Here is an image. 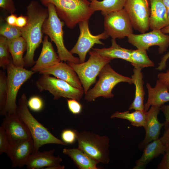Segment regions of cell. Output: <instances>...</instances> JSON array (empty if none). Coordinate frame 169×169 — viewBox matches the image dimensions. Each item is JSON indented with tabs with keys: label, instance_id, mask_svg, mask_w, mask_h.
<instances>
[{
	"label": "cell",
	"instance_id": "1",
	"mask_svg": "<svg viewBox=\"0 0 169 169\" xmlns=\"http://www.w3.org/2000/svg\"><path fill=\"white\" fill-rule=\"evenodd\" d=\"M27 23L21 28L22 37L27 44L26 52L24 57V67H30L34 65L35 50L43 42L44 24L48 18V8H44L35 0L31 1L27 8Z\"/></svg>",
	"mask_w": 169,
	"mask_h": 169
},
{
	"label": "cell",
	"instance_id": "2",
	"mask_svg": "<svg viewBox=\"0 0 169 169\" xmlns=\"http://www.w3.org/2000/svg\"><path fill=\"white\" fill-rule=\"evenodd\" d=\"M27 101L26 95L23 93L19 100L16 114L25 125L31 135L34 144L33 152L39 151L41 147L47 144L66 146L34 117L29 110Z\"/></svg>",
	"mask_w": 169,
	"mask_h": 169
},
{
	"label": "cell",
	"instance_id": "3",
	"mask_svg": "<svg viewBox=\"0 0 169 169\" xmlns=\"http://www.w3.org/2000/svg\"><path fill=\"white\" fill-rule=\"evenodd\" d=\"M45 7L51 3L55 7L57 14L66 26L74 28L77 24L89 20L95 12L88 0H40Z\"/></svg>",
	"mask_w": 169,
	"mask_h": 169
},
{
	"label": "cell",
	"instance_id": "4",
	"mask_svg": "<svg viewBox=\"0 0 169 169\" xmlns=\"http://www.w3.org/2000/svg\"><path fill=\"white\" fill-rule=\"evenodd\" d=\"M49 12L48 18L43 28L44 34L48 35L55 44L57 53L62 61L79 64V58L74 57L68 51L64 44L63 28L65 23L58 16L54 5L49 3L47 6Z\"/></svg>",
	"mask_w": 169,
	"mask_h": 169
},
{
	"label": "cell",
	"instance_id": "5",
	"mask_svg": "<svg viewBox=\"0 0 169 169\" xmlns=\"http://www.w3.org/2000/svg\"><path fill=\"white\" fill-rule=\"evenodd\" d=\"M98 76V80L94 87L89 90L85 94V99L88 101H94L96 99L100 97L106 98L113 97L112 90L119 83L133 84L131 78L119 74L115 71L109 64L104 66Z\"/></svg>",
	"mask_w": 169,
	"mask_h": 169
},
{
	"label": "cell",
	"instance_id": "6",
	"mask_svg": "<svg viewBox=\"0 0 169 169\" xmlns=\"http://www.w3.org/2000/svg\"><path fill=\"white\" fill-rule=\"evenodd\" d=\"M78 148L98 163L104 164L110 161V140L105 136H100L86 131H77Z\"/></svg>",
	"mask_w": 169,
	"mask_h": 169
},
{
	"label": "cell",
	"instance_id": "7",
	"mask_svg": "<svg viewBox=\"0 0 169 169\" xmlns=\"http://www.w3.org/2000/svg\"><path fill=\"white\" fill-rule=\"evenodd\" d=\"M7 78V99L5 106L0 111V115L5 116L16 114L18 105L16 100L21 86L29 79L35 72L24 67L15 66L12 61L6 67Z\"/></svg>",
	"mask_w": 169,
	"mask_h": 169
},
{
	"label": "cell",
	"instance_id": "8",
	"mask_svg": "<svg viewBox=\"0 0 169 169\" xmlns=\"http://www.w3.org/2000/svg\"><path fill=\"white\" fill-rule=\"evenodd\" d=\"M89 53L90 56L86 62L79 64L68 62L77 74L85 94L95 83L97 76L104 66L112 60L93 50L90 51Z\"/></svg>",
	"mask_w": 169,
	"mask_h": 169
},
{
	"label": "cell",
	"instance_id": "9",
	"mask_svg": "<svg viewBox=\"0 0 169 169\" xmlns=\"http://www.w3.org/2000/svg\"><path fill=\"white\" fill-rule=\"evenodd\" d=\"M36 85L40 92H49L54 100L63 97L79 101L84 93L83 89L75 87L63 80L48 74H42L36 81Z\"/></svg>",
	"mask_w": 169,
	"mask_h": 169
},
{
	"label": "cell",
	"instance_id": "10",
	"mask_svg": "<svg viewBox=\"0 0 169 169\" xmlns=\"http://www.w3.org/2000/svg\"><path fill=\"white\" fill-rule=\"evenodd\" d=\"M104 25L105 31L113 39H122L133 33L131 20L124 8L105 16Z\"/></svg>",
	"mask_w": 169,
	"mask_h": 169
},
{
	"label": "cell",
	"instance_id": "11",
	"mask_svg": "<svg viewBox=\"0 0 169 169\" xmlns=\"http://www.w3.org/2000/svg\"><path fill=\"white\" fill-rule=\"evenodd\" d=\"M149 0H126L124 8L127 13L133 27L141 33L150 28Z\"/></svg>",
	"mask_w": 169,
	"mask_h": 169
},
{
	"label": "cell",
	"instance_id": "12",
	"mask_svg": "<svg viewBox=\"0 0 169 169\" xmlns=\"http://www.w3.org/2000/svg\"><path fill=\"white\" fill-rule=\"evenodd\" d=\"M80 34L78 40L74 47L69 51L72 54H77L80 63L85 62L87 53L95 44L104 45L100 40L107 38L109 36L105 31L97 35L91 33L89 26V20L79 23Z\"/></svg>",
	"mask_w": 169,
	"mask_h": 169
},
{
	"label": "cell",
	"instance_id": "13",
	"mask_svg": "<svg viewBox=\"0 0 169 169\" xmlns=\"http://www.w3.org/2000/svg\"><path fill=\"white\" fill-rule=\"evenodd\" d=\"M127 37V41L137 49L148 50L152 46H157L160 54L166 51L169 46V35L163 33L161 29H153L140 34L132 33Z\"/></svg>",
	"mask_w": 169,
	"mask_h": 169
},
{
	"label": "cell",
	"instance_id": "14",
	"mask_svg": "<svg viewBox=\"0 0 169 169\" xmlns=\"http://www.w3.org/2000/svg\"><path fill=\"white\" fill-rule=\"evenodd\" d=\"M1 126L4 129L10 144L32 139L28 129L16 113L5 116Z\"/></svg>",
	"mask_w": 169,
	"mask_h": 169
},
{
	"label": "cell",
	"instance_id": "15",
	"mask_svg": "<svg viewBox=\"0 0 169 169\" xmlns=\"http://www.w3.org/2000/svg\"><path fill=\"white\" fill-rule=\"evenodd\" d=\"M54 149L40 152H33L28 159L26 166L28 169L43 168L64 169L65 167L61 165L62 159L59 156L54 155Z\"/></svg>",
	"mask_w": 169,
	"mask_h": 169
},
{
	"label": "cell",
	"instance_id": "16",
	"mask_svg": "<svg viewBox=\"0 0 169 169\" xmlns=\"http://www.w3.org/2000/svg\"><path fill=\"white\" fill-rule=\"evenodd\" d=\"M161 107L151 106L147 111L145 125L144 127L145 130L144 139L139 145L140 149H144L149 143L159 139L160 131L165 123H161L158 119Z\"/></svg>",
	"mask_w": 169,
	"mask_h": 169
},
{
	"label": "cell",
	"instance_id": "17",
	"mask_svg": "<svg viewBox=\"0 0 169 169\" xmlns=\"http://www.w3.org/2000/svg\"><path fill=\"white\" fill-rule=\"evenodd\" d=\"M33 150L32 139L11 144L10 149L7 154L11 159L12 166L20 167L25 165Z\"/></svg>",
	"mask_w": 169,
	"mask_h": 169
},
{
	"label": "cell",
	"instance_id": "18",
	"mask_svg": "<svg viewBox=\"0 0 169 169\" xmlns=\"http://www.w3.org/2000/svg\"><path fill=\"white\" fill-rule=\"evenodd\" d=\"M38 73L41 74L53 75L58 79L68 82L75 87L83 89L75 72L68 64L62 61L52 66L44 69Z\"/></svg>",
	"mask_w": 169,
	"mask_h": 169
},
{
	"label": "cell",
	"instance_id": "19",
	"mask_svg": "<svg viewBox=\"0 0 169 169\" xmlns=\"http://www.w3.org/2000/svg\"><path fill=\"white\" fill-rule=\"evenodd\" d=\"M49 37L45 35L42 42V48L40 55L31 70L35 72L54 65L61 62L58 54L55 52Z\"/></svg>",
	"mask_w": 169,
	"mask_h": 169
},
{
	"label": "cell",
	"instance_id": "20",
	"mask_svg": "<svg viewBox=\"0 0 169 169\" xmlns=\"http://www.w3.org/2000/svg\"><path fill=\"white\" fill-rule=\"evenodd\" d=\"M148 92L147 101L144 105V110L148 111L150 106L161 107L169 101V91L167 86L163 82L158 79L156 85L152 87L148 83L146 84Z\"/></svg>",
	"mask_w": 169,
	"mask_h": 169
},
{
	"label": "cell",
	"instance_id": "21",
	"mask_svg": "<svg viewBox=\"0 0 169 169\" xmlns=\"http://www.w3.org/2000/svg\"><path fill=\"white\" fill-rule=\"evenodd\" d=\"M150 7V28L161 29L169 25L167 8L163 0H149Z\"/></svg>",
	"mask_w": 169,
	"mask_h": 169
},
{
	"label": "cell",
	"instance_id": "22",
	"mask_svg": "<svg viewBox=\"0 0 169 169\" xmlns=\"http://www.w3.org/2000/svg\"><path fill=\"white\" fill-rule=\"evenodd\" d=\"M166 148V144L160 138L149 143L143 149L141 156L136 161V165L132 169L144 168L154 158L160 155H164Z\"/></svg>",
	"mask_w": 169,
	"mask_h": 169
},
{
	"label": "cell",
	"instance_id": "23",
	"mask_svg": "<svg viewBox=\"0 0 169 169\" xmlns=\"http://www.w3.org/2000/svg\"><path fill=\"white\" fill-rule=\"evenodd\" d=\"M141 69L134 68L133 69V74L131 76L133 84L135 86V97L130 105L129 110H144V101L145 93L144 90L143 75Z\"/></svg>",
	"mask_w": 169,
	"mask_h": 169
},
{
	"label": "cell",
	"instance_id": "24",
	"mask_svg": "<svg viewBox=\"0 0 169 169\" xmlns=\"http://www.w3.org/2000/svg\"><path fill=\"white\" fill-rule=\"evenodd\" d=\"M63 153L69 157L79 169H98V162L91 158L80 149L64 148Z\"/></svg>",
	"mask_w": 169,
	"mask_h": 169
},
{
	"label": "cell",
	"instance_id": "25",
	"mask_svg": "<svg viewBox=\"0 0 169 169\" xmlns=\"http://www.w3.org/2000/svg\"><path fill=\"white\" fill-rule=\"evenodd\" d=\"M92 50L101 55L111 60L120 59L130 62L131 54L132 49L121 47L116 42L115 39L112 38L111 45L108 48H93Z\"/></svg>",
	"mask_w": 169,
	"mask_h": 169
},
{
	"label": "cell",
	"instance_id": "26",
	"mask_svg": "<svg viewBox=\"0 0 169 169\" xmlns=\"http://www.w3.org/2000/svg\"><path fill=\"white\" fill-rule=\"evenodd\" d=\"M8 43L13 64L18 67H24L23 55L27 49L26 43L24 39L21 36L13 39H8Z\"/></svg>",
	"mask_w": 169,
	"mask_h": 169
},
{
	"label": "cell",
	"instance_id": "27",
	"mask_svg": "<svg viewBox=\"0 0 169 169\" xmlns=\"http://www.w3.org/2000/svg\"><path fill=\"white\" fill-rule=\"evenodd\" d=\"M126 0H93L90 2V7L95 12L100 11L104 17L111 12L124 8Z\"/></svg>",
	"mask_w": 169,
	"mask_h": 169
},
{
	"label": "cell",
	"instance_id": "28",
	"mask_svg": "<svg viewBox=\"0 0 169 169\" xmlns=\"http://www.w3.org/2000/svg\"><path fill=\"white\" fill-rule=\"evenodd\" d=\"M147 111L135 110L130 112L129 110L123 112L118 111L112 114L111 118H118L128 120L131 125L137 127H144L146 123Z\"/></svg>",
	"mask_w": 169,
	"mask_h": 169
},
{
	"label": "cell",
	"instance_id": "29",
	"mask_svg": "<svg viewBox=\"0 0 169 169\" xmlns=\"http://www.w3.org/2000/svg\"><path fill=\"white\" fill-rule=\"evenodd\" d=\"M130 63L134 68L141 69L155 66L154 63L147 55L146 50L140 49L132 50L131 54Z\"/></svg>",
	"mask_w": 169,
	"mask_h": 169
},
{
	"label": "cell",
	"instance_id": "30",
	"mask_svg": "<svg viewBox=\"0 0 169 169\" xmlns=\"http://www.w3.org/2000/svg\"><path fill=\"white\" fill-rule=\"evenodd\" d=\"M8 39L4 37L0 36V67L4 70L12 61L10 55Z\"/></svg>",
	"mask_w": 169,
	"mask_h": 169
},
{
	"label": "cell",
	"instance_id": "31",
	"mask_svg": "<svg viewBox=\"0 0 169 169\" xmlns=\"http://www.w3.org/2000/svg\"><path fill=\"white\" fill-rule=\"evenodd\" d=\"M0 35L8 40L13 39L22 36L21 28L6 23L0 26Z\"/></svg>",
	"mask_w": 169,
	"mask_h": 169
},
{
	"label": "cell",
	"instance_id": "32",
	"mask_svg": "<svg viewBox=\"0 0 169 169\" xmlns=\"http://www.w3.org/2000/svg\"><path fill=\"white\" fill-rule=\"evenodd\" d=\"M7 78L5 72L0 70V110L4 108L7 99Z\"/></svg>",
	"mask_w": 169,
	"mask_h": 169
},
{
	"label": "cell",
	"instance_id": "33",
	"mask_svg": "<svg viewBox=\"0 0 169 169\" xmlns=\"http://www.w3.org/2000/svg\"><path fill=\"white\" fill-rule=\"evenodd\" d=\"M77 131L70 129L64 130L61 134V140L66 145L74 144L77 141Z\"/></svg>",
	"mask_w": 169,
	"mask_h": 169
},
{
	"label": "cell",
	"instance_id": "34",
	"mask_svg": "<svg viewBox=\"0 0 169 169\" xmlns=\"http://www.w3.org/2000/svg\"><path fill=\"white\" fill-rule=\"evenodd\" d=\"M27 104L28 108L36 112L41 111L44 107V103L42 99L39 96L34 95L30 97L28 100Z\"/></svg>",
	"mask_w": 169,
	"mask_h": 169
},
{
	"label": "cell",
	"instance_id": "35",
	"mask_svg": "<svg viewBox=\"0 0 169 169\" xmlns=\"http://www.w3.org/2000/svg\"><path fill=\"white\" fill-rule=\"evenodd\" d=\"M11 146L5 131L2 126L0 127V154L8 153Z\"/></svg>",
	"mask_w": 169,
	"mask_h": 169
},
{
	"label": "cell",
	"instance_id": "36",
	"mask_svg": "<svg viewBox=\"0 0 169 169\" xmlns=\"http://www.w3.org/2000/svg\"><path fill=\"white\" fill-rule=\"evenodd\" d=\"M79 101L74 99H67V104L70 111L74 115H78L82 112L83 106Z\"/></svg>",
	"mask_w": 169,
	"mask_h": 169
},
{
	"label": "cell",
	"instance_id": "37",
	"mask_svg": "<svg viewBox=\"0 0 169 169\" xmlns=\"http://www.w3.org/2000/svg\"><path fill=\"white\" fill-rule=\"evenodd\" d=\"M0 8L9 13H14L16 9L13 0H0Z\"/></svg>",
	"mask_w": 169,
	"mask_h": 169
},
{
	"label": "cell",
	"instance_id": "38",
	"mask_svg": "<svg viewBox=\"0 0 169 169\" xmlns=\"http://www.w3.org/2000/svg\"><path fill=\"white\" fill-rule=\"evenodd\" d=\"M166 150L162 159L158 165L157 169H169V145L166 144Z\"/></svg>",
	"mask_w": 169,
	"mask_h": 169
},
{
	"label": "cell",
	"instance_id": "39",
	"mask_svg": "<svg viewBox=\"0 0 169 169\" xmlns=\"http://www.w3.org/2000/svg\"><path fill=\"white\" fill-rule=\"evenodd\" d=\"M158 79L164 83L169 91V69L165 73H161L157 75Z\"/></svg>",
	"mask_w": 169,
	"mask_h": 169
},
{
	"label": "cell",
	"instance_id": "40",
	"mask_svg": "<svg viewBox=\"0 0 169 169\" xmlns=\"http://www.w3.org/2000/svg\"><path fill=\"white\" fill-rule=\"evenodd\" d=\"M169 58V51L161 58L160 62L158 64V66L156 68L157 70L161 71L165 69L166 62Z\"/></svg>",
	"mask_w": 169,
	"mask_h": 169
},
{
	"label": "cell",
	"instance_id": "41",
	"mask_svg": "<svg viewBox=\"0 0 169 169\" xmlns=\"http://www.w3.org/2000/svg\"><path fill=\"white\" fill-rule=\"evenodd\" d=\"M27 22V16L21 15L17 18L16 26L20 28H23L26 25Z\"/></svg>",
	"mask_w": 169,
	"mask_h": 169
},
{
	"label": "cell",
	"instance_id": "42",
	"mask_svg": "<svg viewBox=\"0 0 169 169\" xmlns=\"http://www.w3.org/2000/svg\"><path fill=\"white\" fill-rule=\"evenodd\" d=\"M161 110L163 113L165 118V127L169 125V105H162L161 107Z\"/></svg>",
	"mask_w": 169,
	"mask_h": 169
},
{
	"label": "cell",
	"instance_id": "43",
	"mask_svg": "<svg viewBox=\"0 0 169 169\" xmlns=\"http://www.w3.org/2000/svg\"><path fill=\"white\" fill-rule=\"evenodd\" d=\"M17 17L14 13L11 14L7 16L5 20L6 23L11 25H16Z\"/></svg>",
	"mask_w": 169,
	"mask_h": 169
},
{
	"label": "cell",
	"instance_id": "44",
	"mask_svg": "<svg viewBox=\"0 0 169 169\" xmlns=\"http://www.w3.org/2000/svg\"><path fill=\"white\" fill-rule=\"evenodd\" d=\"M160 138L165 144L169 145V125L165 127V130L163 136Z\"/></svg>",
	"mask_w": 169,
	"mask_h": 169
},
{
	"label": "cell",
	"instance_id": "45",
	"mask_svg": "<svg viewBox=\"0 0 169 169\" xmlns=\"http://www.w3.org/2000/svg\"><path fill=\"white\" fill-rule=\"evenodd\" d=\"M161 31L165 34L169 33V25L161 29Z\"/></svg>",
	"mask_w": 169,
	"mask_h": 169
},
{
	"label": "cell",
	"instance_id": "46",
	"mask_svg": "<svg viewBox=\"0 0 169 169\" xmlns=\"http://www.w3.org/2000/svg\"><path fill=\"white\" fill-rule=\"evenodd\" d=\"M163 3L167 9L169 8V0H163Z\"/></svg>",
	"mask_w": 169,
	"mask_h": 169
},
{
	"label": "cell",
	"instance_id": "47",
	"mask_svg": "<svg viewBox=\"0 0 169 169\" xmlns=\"http://www.w3.org/2000/svg\"><path fill=\"white\" fill-rule=\"evenodd\" d=\"M167 14L168 18L169 19V8L167 9Z\"/></svg>",
	"mask_w": 169,
	"mask_h": 169
},
{
	"label": "cell",
	"instance_id": "48",
	"mask_svg": "<svg viewBox=\"0 0 169 169\" xmlns=\"http://www.w3.org/2000/svg\"><path fill=\"white\" fill-rule=\"evenodd\" d=\"M89 1H90V2L92 1L93 0H88Z\"/></svg>",
	"mask_w": 169,
	"mask_h": 169
}]
</instances>
